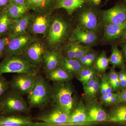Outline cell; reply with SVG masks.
Returning a JSON list of instances; mask_svg holds the SVG:
<instances>
[{
	"label": "cell",
	"mask_w": 126,
	"mask_h": 126,
	"mask_svg": "<svg viewBox=\"0 0 126 126\" xmlns=\"http://www.w3.org/2000/svg\"><path fill=\"white\" fill-rule=\"evenodd\" d=\"M14 21L4 12L0 10V38L10 34Z\"/></svg>",
	"instance_id": "cell-27"
},
{
	"label": "cell",
	"mask_w": 126,
	"mask_h": 126,
	"mask_svg": "<svg viewBox=\"0 0 126 126\" xmlns=\"http://www.w3.org/2000/svg\"><path fill=\"white\" fill-rule=\"evenodd\" d=\"M63 57L61 48H48L43 59V66L46 74L60 66Z\"/></svg>",
	"instance_id": "cell-13"
},
{
	"label": "cell",
	"mask_w": 126,
	"mask_h": 126,
	"mask_svg": "<svg viewBox=\"0 0 126 126\" xmlns=\"http://www.w3.org/2000/svg\"><path fill=\"white\" fill-rule=\"evenodd\" d=\"M96 70L94 68H82L77 75V78L81 82L89 75Z\"/></svg>",
	"instance_id": "cell-35"
},
{
	"label": "cell",
	"mask_w": 126,
	"mask_h": 126,
	"mask_svg": "<svg viewBox=\"0 0 126 126\" xmlns=\"http://www.w3.org/2000/svg\"><path fill=\"white\" fill-rule=\"evenodd\" d=\"M98 56V53L91 50L79 60L83 67L94 68L95 62Z\"/></svg>",
	"instance_id": "cell-30"
},
{
	"label": "cell",
	"mask_w": 126,
	"mask_h": 126,
	"mask_svg": "<svg viewBox=\"0 0 126 126\" xmlns=\"http://www.w3.org/2000/svg\"><path fill=\"white\" fill-rule=\"evenodd\" d=\"M36 37L27 32L11 39L5 47L4 58L10 55L23 54L30 43Z\"/></svg>",
	"instance_id": "cell-9"
},
{
	"label": "cell",
	"mask_w": 126,
	"mask_h": 126,
	"mask_svg": "<svg viewBox=\"0 0 126 126\" xmlns=\"http://www.w3.org/2000/svg\"><path fill=\"white\" fill-rule=\"evenodd\" d=\"M109 63L114 67L121 68L125 67V60L122 52L118 48L116 44L112 46L111 53L109 58Z\"/></svg>",
	"instance_id": "cell-26"
},
{
	"label": "cell",
	"mask_w": 126,
	"mask_h": 126,
	"mask_svg": "<svg viewBox=\"0 0 126 126\" xmlns=\"http://www.w3.org/2000/svg\"><path fill=\"white\" fill-rule=\"evenodd\" d=\"M69 114L62 108L53 104L50 110L43 113L38 119L44 122L36 123V126H52L68 122Z\"/></svg>",
	"instance_id": "cell-10"
},
{
	"label": "cell",
	"mask_w": 126,
	"mask_h": 126,
	"mask_svg": "<svg viewBox=\"0 0 126 126\" xmlns=\"http://www.w3.org/2000/svg\"><path fill=\"white\" fill-rule=\"evenodd\" d=\"M53 14L52 11L31 12L27 32L33 36L45 38L52 23Z\"/></svg>",
	"instance_id": "cell-5"
},
{
	"label": "cell",
	"mask_w": 126,
	"mask_h": 126,
	"mask_svg": "<svg viewBox=\"0 0 126 126\" xmlns=\"http://www.w3.org/2000/svg\"><path fill=\"white\" fill-rule=\"evenodd\" d=\"M99 91L101 95L113 92V89L109 81L107 75L105 74H103L100 78Z\"/></svg>",
	"instance_id": "cell-32"
},
{
	"label": "cell",
	"mask_w": 126,
	"mask_h": 126,
	"mask_svg": "<svg viewBox=\"0 0 126 126\" xmlns=\"http://www.w3.org/2000/svg\"><path fill=\"white\" fill-rule=\"evenodd\" d=\"M115 68L113 66L110 68V71L107 75L113 92H118L121 89V87L118 73L115 70Z\"/></svg>",
	"instance_id": "cell-31"
},
{
	"label": "cell",
	"mask_w": 126,
	"mask_h": 126,
	"mask_svg": "<svg viewBox=\"0 0 126 126\" xmlns=\"http://www.w3.org/2000/svg\"><path fill=\"white\" fill-rule=\"evenodd\" d=\"M46 75L48 79L54 83L69 82L73 78V76L61 66L47 73Z\"/></svg>",
	"instance_id": "cell-23"
},
{
	"label": "cell",
	"mask_w": 126,
	"mask_h": 126,
	"mask_svg": "<svg viewBox=\"0 0 126 126\" xmlns=\"http://www.w3.org/2000/svg\"><path fill=\"white\" fill-rule=\"evenodd\" d=\"M68 123H76L80 126H88L94 124L88 122L86 105L82 101L75 105L69 115Z\"/></svg>",
	"instance_id": "cell-18"
},
{
	"label": "cell",
	"mask_w": 126,
	"mask_h": 126,
	"mask_svg": "<svg viewBox=\"0 0 126 126\" xmlns=\"http://www.w3.org/2000/svg\"><path fill=\"white\" fill-rule=\"evenodd\" d=\"M79 44L75 42L68 41L61 47L63 57L69 59H75V54Z\"/></svg>",
	"instance_id": "cell-28"
},
{
	"label": "cell",
	"mask_w": 126,
	"mask_h": 126,
	"mask_svg": "<svg viewBox=\"0 0 126 126\" xmlns=\"http://www.w3.org/2000/svg\"><path fill=\"white\" fill-rule=\"evenodd\" d=\"M60 66L67 71L72 76H77L83 68L78 60L63 57Z\"/></svg>",
	"instance_id": "cell-25"
},
{
	"label": "cell",
	"mask_w": 126,
	"mask_h": 126,
	"mask_svg": "<svg viewBox=\"0 0 126 126\" xmlns=\"http://www.w3.org/2000/svg\"><path fill=\"white\" fill-rule=\"evenodd\" d=\"M10 38L9 35L0 38V59L4 58V51L5 47L9 43Z\"/></svg>",
	"instance_id": "cell-38"
},
{
	"label": "cell",
	"mask_w": 126,
	"mask_h": 126,
	"mask_svg": "<svg viewBox=\"0 0 126 126\" xmlns=\"http://www.w3.org/2000/svg\"><path fill=\"white\" fill-rule=\"evenodd\" d=\"M52 87V102L70 115L75 106L73 87L69 82L54 83Z\"/></svg>",
	"instance_id": "cell-6"
},
{
	"label": "cell",
	"mask_w": 126,
	"mask_h": 126,
	"mask_svg": "<svg viewBox=\"0 0 126 126\" xmlns=\"http://www.w3.org/2000/svg\"><path fill=\"white\" fill-rule=\"evenodd\" d=\"M97 33L94 31L77 28L73 29L69 41L75 42L90 46L96 43L98 40Z\"/></svg>",
	"instance_id": "cell-15"
},
{
	"label": "cell",
	"mask_w": 126,
	"mask_h": 126,
	"mask_svg": "<svg viewBox=\"0 0 126 126\" xmlns=\"http://www.w3.org/2000/svg\"><path fill=\"white\" fill-rule=\"evenodd\" d=\"M123 1H124V2H125V3H126V0H123Z\"/></svg>",
	"instance_id": "cell-48"
},
{
	"label": "cell",
	"mask_w": 126,
	"mask_h": 126,
	"mask_svg": "<svg viewBox=\"0 0 126 126\" xmlns=\"http://www.w3.org/2000/svg\"><path fill=\"white\" fill-rule=\"evenodd\" d=\"M100 78L98 76L96 80L94 85L90 89V92L86 96L84 97L87 101L88 102L94 100L98 95V94L100 93Z\"/></svg>",
	"instance_id": "cell-33"
},
{
	"label": "cell",
	"mask_w": 126,
	"mask_h": 126,
	"mask_svg": "<svg viewBox=\"0 0 126 126\" xmlns=\"http://www.w3.org/2000/svg\"><path fill=\"white\" fill-rule=\"evenodd\" d=\"M11 4L28 6V0H11Z\"/></svg>",
	"instance_id": "cell-43"
},
{
	"label": "cell",
	"mask_w": 126,
	"mask_h": 126,
	"mask_svg": "<svg viewBox=\"0 0 126 126\" xmlns=\"http://www.w3.org/2000/svg\"><path fill=\"white\" fill-rule=\"evenodd\" d=\"M121 45L122 48V52L124 56V60L126 61V41H124Z\"/></svg>",
	"instance_id": "cell-45"
},
{
	"label": "cell",
	"mask_w": 126,
	"mask_h": 126,
	"mask_svg": "<svg viewBox=\"0 0 126 126\" xmlns=\"http://www.w3.org/2000/svg\"><path fill=\"white\" fill-rule=\"evenodd\" d=\"M109 59L107 57L106 52L103 51L97 58L94 68L97 72L100 74H103L108 68Z\"/></svg>",
	"instance_id": "cell-29"
},
{
	"label": "cell",
	"mask_w": 126,
	"mask_h": 126,
	"mask_svg": "<svg viewBox=\"0 0 126 126\" xmlns=\"http://www.w3.org/2000/svg\"><path fill=\"white\" fill-rule=\"evenodd\" d=\"M34 123L30 117L19 114L0 116V126H33Z\"/></svg>",
	"instance_id": "cell-19"
},
{
	"label": "cell",
	"mask_w": 126,
	"mask_h": 126,
	"mask_svg": "<svg viewBox=\"0 0 126 126\" xmlns=\"http://www.w3.org/2000/svg\"><path fill=\"white\" fill-rule=\"evenodd\" d=\"M73 30L67 19L63 16L53 14L51 25L45 38L48 48H61L68 42Z\"/></svg>",
	"instance_id": "cell-1"
},
{
	"label": "cell",
	"mask_w": 126,
	"mask_h": 126,
	"mask_svg": "<svg viewBox=\"0 0 126 126\" xmlns=\"http://www.w3.org/2000/svg\"><path fill=\"white\" fill-rule=\"evenodd\" d=\"M91 50L90 46L79 44L75 54V59L79 60L83 56L90 52Z\"/></svg>",
	"instance_id": "cell-34"
},
{
	"label": "cell",
	"mask_w": 126,
	"mask_h": 126,
	"mask_svg": "<svg viewBox=\"0 0 126 126\" xmlns=\"http://www.w3.org/2000/svg\"><path fill=\"white\" fill-rule=\"evenodd\" d=\"M109 0H106V1H105V4H107V2H108V1H109Z\"/></svg>",
	"instance_id": "cell-47"
},
{
	"label": "cell",
	"mask_w": 126,
	"mask_h": 126,
	"mask_svg": "<svg viewBox=\"0 0 126 126\" xmlns=\"http://www.w3.org/2000/svg\"><path fill=\"white\" fill-rule=\"evenodd\" d=\"M103 39L106 42H113L121 38L126 30V22L120 24L103 26Z\"/></svg>",
	"instance_id": "cell-16"
},
{
	"label": "cell",
	"mask_w": 126,
	"mask_h": 126,
	"mask_svg": "<svg viewBox=\"0 0 126 126\" xmlns=\"http://www.w3.org/2000/svg\"><path fill=\"white\" fill-rule=\"evenodd\" d=\"M48 48L45 38L37 37L30 43L23 55L29 63L40 69L43 65L44 54Z\"/></svg>",
	"instance_id": "cell-8"
},
{
	"label": "cell",
	"mask_w": 126,
	"mask_h": 126,
	"mask_svg": "<svg viewBox=\"0 0 126 126\" xmlns=\"http://www.w3.org/2000/svg\"><path fill=\"white\" fill-rule=\"evenodd\" d=\"M9 90L0 98V116L29 112V107L23 96L12 89Z\"/></svg>",
	"instance_id": "cell-3"
},
{
	"label": "cell",
	"mask_w": 126,
	"mask_h": 126,
	"mask_svg": "<svg viewBox=\"0 0 126 126\" xmlns=\"http://www.w3.org/2000/svg\"><path fill=\"white\" fill-rule=\"evenodd\" d=\"M88 4V0H56L53 11L63 9L69 16L73 15L79 9Z\"/></svg>",
	"instance_id": "cell-17"
},
{
	"label": "cell",
	"mask_w": 126,
	"mask_h": 126,
	"mask_svg": "<svg viewBox=\"0 0 126 126\" xmlns=\"http://www.w3.org/2000/svg\"><path fill=\"white\" fill-rule=\"evenodd\" d=\"M121 39L123 41H126V30L125 32H124V34H123V35L122 36Z\"/></svg>",
	"instance_id": "cell-46"
},
{
	"label": "cell",
	"mask_w": 126,
	"mask_h": 126,
	"mask_svg": "<svg viewBox=\"0 0 126 126\" xmlns=\"http://www.w3.org/2000/svg\"><path fill=\"white\" fill-rule=\"evenodd\" d=\"M30 14V12L22 18L14 20L10 33L9 35L10 39L27 32Z\"/></svg>",
	"instance_id": "cell-21"
},
{
	"label": "cell",
	"mask_w": 126,
	"mask_h": 126,
	"mask_svg": "<svg viewBox=\"0 0 126 126\" xmlns=\"http://www.w3.org/2000/svg\"><path fill=\"white\" fill-rule=\"evenodd\" d=\"M11 4V0H0V10H2Z\"/></svg>",
	"instance_id": "cell-44"
},
{
	"label": "cell",
	"mask_w": 126,
	"mask_h": 126,
	"mask_svg": "<svg viewBox=\"0 0 126 126\" xmlns=\"http://www.w3.org/2000/svg\"><path fill=\"white\" fill-rule=\"evenodd\" d=\"M10 87L9 81L0 75V98Z\"/></svg>",
	"instance_id": "cell-36"
},
{
	"label": "cell",
	"mask_w": 126,
	"mask_h": 126,
	"mask_svg": "<svg viewBox=\"0 0 126 126\" xmlns=\"http://www.w3.org/2000/svg\"><path fill=\"white\" fill-rule=\"evenodd\" d=\"M118 78L121 89H124L126 88V69L125 67L121 68L118 73Z\"/></svg>",
	"instance_id": "cell-37"
},
{
	"label": "cell",
	"mask_w": 126,
	"mask_h": 126,
	"mask_svg": "<svg viewBox=\"0 0 126 126\" xmlns=\"http://www.w3.org/2000/svg\"><path fill=\"white\" fill-rule=\"evenodd\" d=\"M109 121L118 123H126V103L116 104L108 114Z\"/></svg>",
	"instance_id": "cell-22"
},
{
	"label": "cell",
	"mask_w": 126,
	"mask_h": 126,
	"mask_svg": "<svg viewBox=\"0 0 126 126\" xmlns=\"http://www.w3.org/2000/svg\"><path fill=\"white\" fill-rule=\"evenodd\" d=\"M121 103H126V88L123 89L119 94L117 104Z\"/></svg>",
	"instance_id": "cell-40"
},
{
	"label": "cell",
	"mask_w": 126,
	"mask_h": 126,
	"mask_svg": "<svg viewBox=\"0 0 126 126\" xmlns=\"http://www.w3.org/2000/svg\"><path fill=\"white\" fill-rule=\"evenodd\" d=\"M27 95L30 109H43L52 101V87L43 77L37 75L33 87Z\"/></svg>",
	"instance_id": "cell-2"
},
{
	"label": "cell",
	"mask_w": 126,
	"mask_h": 126,
	"mask_svg": "<svg viewBox=\"0 0 126 126\" xmlns=\"http://www.w3.org/2000/svg\"><path fill=\"white\" fill-rule=\"evenodd\" d=\"M100 21L103 26L126 22V4L120 3L108 10L99 11Z\"/></svg>",
	"instance_id": "cell-11"
},
{
	"label": "cell",
	"mask_w": 126,
	"mask_h": 126,
	"mask_svg": "<svg viewBox=\"0 0 126 126\" xmlns=\"http://www.w3.org/2000/svg\"><path fill=\"white\" fill-rule=\"evenodd\" d=\"M99 13L98 9L88 4L84 6L74 14L77 27L97 33L100 28Z\"/></svg>",
	"instance_id": "cell-7"
},
{
	"label": "cell",
	"mask_w": 126,
	"mask_h": 126,
	"mask_svg": "<svg viewBox=\"0 0 126 126\" xmlns=\"http://www.w3.org/2000/svg\"><path fill=\"white\" fill-rule=\"evenodd\" d=\"M2 10L10 19L15 20L22 18L29 12L31 10L28 6L10 4Z\"/></svg>",
	"instance_id": "cell-20"
},
{
	"label": "cell",
	"mask_w": 126,
	"mask_h": 126,
	"mask_svg": "<svg viewBox=\"0 0 126 126\" xmlns=\"http://www.w3.org/2000/svg\"><path fill=\"white\" fill-rule=\"evenodd\" d=\"M0 62V75L7 73L37 74L39 69L26 59L23 54L5 56Z\"/></svg>",
	"instance_id": "cell-4"
},
{
	"label": "cell",
	"mask_w": 126,
	"mask_h": 126,
	"mask_svg": "<svg viewBox=\"0 0 126 126\" xmlns=\"http://www.w3.org/2000/svg\"><path fill=\"white\" fill-rule=\"evenodd\" d=\"M116 94V93H112L108 94L101 95V96L100 97V100L102 103H103L107 100Z\"/></svg>",
	"instance_id": "cell-42"
},
{
	"label": "cell",
	"mask_w": 126,
	"mask_h": 126,
	"mask_svg": "<svg viewBox=\"0 0 126 126\" xmlns=\"http://www.w3.org/2000/svg\"><path fill=\"white\" fill-rule=\"evenodd\" d=\"M56 0H28V6L33 11H53Z\"/></svg>",
	"instance_id": "cell-24"
},
{
	"label": "cell",
	"mask_w": 126,
	"mask_h": 126,
	"mask_svg": "<svg viewBox=\"0 0 126 126\" xmlns=\"http://www.w3.org/2000/svg\"><path fill=\"white\" fill-rule=\"evenodd\" d=\"M37 74H17L9 81L11 89L23 96L28 94L33 87Z\"/></svg>",
	"instance_id": "cell-12"
},
{
	"label": "cell",
	"mask_w": 126,
	"mask_h": 126,
	"mask_svg": "<svg viewBox=\"0 0 126 126\" xmlns=\"http://www.w3.org/2000/svg\"><path fill=\"white\" fill-rule=\"evenodd\" d=\"M119 94V92L116 93V94L107 100L103 103L106 106H110L117 104Z\"/></svg>",
	"instance_id": "cell-39"
},
{
	"label": "cell",
	"mask_w": 126,
	"mask_h": 126,
	"mask_svg": "<svg viewBox=\"0 0 126 126\" xmlns=\"http://www.w3.org/2000/svg\"><path fill=\"white\" fill-rule=\"evenodd\" d=\"M86 106L88 122L95 123L109 121L108 114L101 104L94 99L88 102Z\"/></svg>",
	"instance_id": "cell-14"
},
{
	"label": "cell",
	"mask_w": 126,
	"mask_h": 126,
	"mask_svg": "<svg viewBox=\"0 0 126 126\" xmlns=\"http://www.w3.org/2000/svg\"><path fill=\"white\" fill-rule=\"evenodd\" d=\"M102 0H88V4L98 9L101 5Z\"/></svg>",
	"instance_id": "cell-41"
}]
</instances>
